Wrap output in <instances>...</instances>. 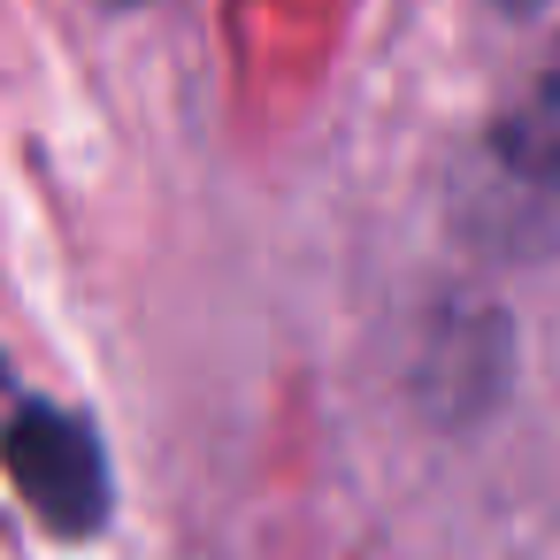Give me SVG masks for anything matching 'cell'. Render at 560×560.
<instances>
[{
	"label": "cell",
	"mask_w": 560,
	"mask_h": 560,
	"mask_svg": "<svg viewBox=\"0 0 560 560\" xmlns=\"http://www.w3.org/2000/svg\"><path fill=\"white\" fill-rule=\"evenodd\" d=\"M0 460H9V483L24 491V506L62 529L85 537L108 514V460L93 445V430L62 407H24L9 430H0Z\"/></svg>",
	"instance_id": "1"
},
{
	"label": "cell",
	"mask_w": 560,
	"mask_h": 560,
	"mask_svg": "<svg viewBox=\"0 0 560 560\" xmlns=\"http://www.w3.org/2000/svg\"><path fill=\"white\" fill-rule=\"evenodd\" d=\"M499 154H506L514 177L560 192V47L545 55L537 85H529V93L514 101V116L499 124Z\"/></svg>",
	"instance_id": "2"
},
{
	"label": "cell",
	"mask_w": 560,
	"mask_h": 560,
	"mask_svg": "<svg viewBox=\"0 0 560 560\" xmlns=\"http://www.w3.org/2000/svg\"><path fill=\"white\" fill-rule=\"evenodd\" d=\"M116 9H124V0H116Z\"/></svg>",
	"instance_id": "3"
}]
</instances>
